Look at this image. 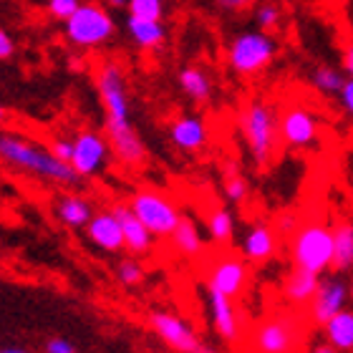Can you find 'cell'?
I'll return each mask as SVG.
<instances>
[{"instance_id":"1","label":"cell","mask_w":353,"mask_h":353,"mask_svg":"<svg viewBox=\"0 0 353 353\" xmlns=\"http://www.w3.org/2000/svg\"><path fill=\"white\" fill-rule=\"evenodd\" d=\"M96 91L103 106V132L111 144V154L126 170H139L147 162V147L132 124V103L124 68L117 61H103L96 68Z\"/></svg>"},{"instance_id":"2","label":"cell","mask_w":353,"mask_h":353,"mask_svg":"<svg viewBox=\"0 0 353 353\" xmlns=\"http://www.w3.org/2000/svg\"><path fill=\"white\" fill-rule=\"evenodd\" d=\"M0 162L21 174H28L30 179L56 187H79L83 179L71 164L61 162L51 147L26 139L18 132H0Z\"/></svg>"},{"instance_id":"3","label":"cell","mask_w":353,"mask_h":353,"mask_svg":"<svg viewBox=\"0 0 353 353\" xmlns=\"http://www.w3.org/2000/svg\"><path fill=\"white\" fill-rule=\"evenodd\" d=\"M237 126L255 167L265 170L275 159L280 144V114L265 99H250L237 114Z\"/></svg>"},{"instance_id":"4","label":"cell","mask_w":353,"mask_h":353,"mask_svg":"<svg viewBox=\"0 0 353 353\" xmlns=\"http://www.w3.org/2000/svg\"><path fill=\"white\" fill-rule=\"evenodd\" d=\"M278 51L280 46L275 36L255 28L237 33L228 43L225 56H228V66L232 74H237L240 79H258L278 59Z\"/></svg>"},{"instance_id":"5","label":"cell","mask_w":353,"mask_h":353,"mask_svg":"<svg viewBox=\"0 0 353 353\" xmlns=\"http://www.w3.org/2000/svg\"><path fill=\"white\" fill-rule=\"evenodd\" d=\"M290 260L295 268L325 275L333 268V228L321 220L301 222L290 237Z\"/></svg>"},{"instance_id":"6","label":"cell","mask_w":353,"mask_h":353,"mask_svg":"<svg viewBox=\"0 0 353 353\" xmlns=\"http://www.w3.org/2000/svg\"><path fill=\"white\" fill-rule=\"evenodd\" d=\"M305 339V321L298 313H272L255 325L250 346L255 353H298Z\"/></svg>"},{"instance_id":"7","label":"cell","mask_w":353,"mask_h":353,"mask_svg":"<svg viewBox=\"0 0 353 353\" xmlns=\"http://www.w3.org/2000/svg\"><path fill=\"white\" fill-rule=\"evenodd\" d=\"M129 207L134 210V214L139 217L157 240H170V235L174 232V228L182 220V210L176 207L174 199L162 190H154V187H141V190H134L132 197H129Z\"/></svg>"},{"instance_id":"8","label":"cell","mask_w":353,"mask_h":353,"mask_svg":"<svg viewBox=\"0 0 353 353\" xmlns=\"http://www.w3.org/2000/svg\"><path fill=\"white\" fill-rule=\"evenodd\" d=\"M63 33L68 43L76 48H99L114 38L117 23L109 10L99 3H81V8L63 23Z\"/></svg>"},{"instance_id":"9","label":"cell","mask_w":353,"mask_h":353,"mask_svg":"<svg viewBox=\"0 0 353 353\" xmlns=\"http://www.w3.org/2000/svg\"><path fill=\"white\" fill-rule=\"evenodd\" d=\"M205 288L228 295L232 301L243 298L250 288V263L235 252H220L205 270Z\"/></svg>"},{"instance_id":"10","label":"cell","mask_w":353,"mask_h":353,"mask_svg":"<svg viewBox=\"0 0 353 353\" xmlns=\"http://www.w3.org/2000/svg\"><path fill=\"white\" fill-rule=\"evenodd\" d=\"M149 328L154 331V336L162 341L164 346L174 353H197L202 346V339H199L197 328L182 318L174 310H164L154 308L149 310Z\"/></svg>"},{"instance_id":"11","label":"cell","mask_w":353,"mask_h":353,"mask_svg":"<svg viewBox=\"0 0 353 353\" xmlns=\"http://www.w3.org/2000/svg\"><path fill=\"white\" fill-rule=\"evenodd\" d=\"M109 157L114 154H111V144L103 134L94 132V129H83V132H79L74 137V159H71V167L83 179L101 174L106 170Z\"/></svg>"},{"instance_id":"12","label":"cell","mask_w":353,"mask_h":353,"mask_svg":"<svg viewBox=\"0 0 353 353\" xmlns=\"http://www.w3.org/2000/svg\"><path fill=\"white\" fill-rule=\"evenodd\" d=\"M321 137V121L316 111L305 106H288L280 111V144L288 149H310L316 147Z\"/></svg>"},{"instance_id":"13","label":"cell","mask_w":353,"mask_h":353,"mask_svg":"<svg viewBox=\"0 0 353 353\" xmlns=\"http://www.w3.org/2000/svg\"><path fill=\"white\" fill-rule=\"evenodd\" d=\"M351 303V290L343 275L333 272L328 278H321V285L316 290V298L308 305V318L318 328H323L333 316H339L341 310L348 308Z\"/></svg>"},{"instance_id":"14","label":"cell","mask_w":353,"mask_h":353,"mask_svg":"<svg viewBox=\"0 0 353 353\" xmlns=\"http://www.w3.org/2000/svg\"><path fill=\"white\" fill-rule=\"evenodd\" d=\"M207 295V310H210V323H212V331L217 333V339L222 343H237L240 336H243V321H240V313H237V305L232 298L217 293V290H210L205 288Z\"/></svg>"},{"instance_id":"15","label":"cell","mask_w":353,"mask_h":353,"mask_svg":"<svg viewBox=\"0 0 353 353\" xmlns=\"http://www.w3.org/2000/svg\"><path fill=\"white\" fill-rule=\"evenodd\" d=\"M280 248V235L275 232L272 222H252L250 228L245 230L243 243H240V255L250 265H265L270 263L278 255Z\"/></svg>"},{"instance_id":"16","label":"cell","mask_w":353,"mask_h":353,"mask_svg":"<svg viewBox=\"0 0 353 353\" xmlns=\"http://www.w3.org/2000/svg\"><path fill=\"white\" fill-rule=\"evenodd\" d=\"M111 212L117 214L119 222H121V230H124V245L126 252L134 255V258H144L149 252L154 250V240L157 237L152 235V230L144 225V222L134 214V210L129 207V202H117L111 207Z\"/></svg>"},{"instance_id":"17","label":"cell","mask_w":353,"mask_h":353,"mask_svg":"<svg viewBox=\"0 0 353 353\" xmlns=\"http://www.w3.org/2000/svg\"><path fill=\"white\" fill-rule=\"evenodd\" d=\"M86 235L88 243L99 248L103 252H124V230H121V222L111 210H99V212L91 217V222L86 225Z\"/></svg>"},{"instance_id":"18","label":"cell","mask_w":353,"mask_h":353,"mask_svg":"<svg viewBox=\"0 0 353 353\" xmlns=\"http://www.w3.org/2000/svg\"><path fill=\"white\" fill-rule=\"evenodd\" d=\"M170 141L179 152H187V154L202 152L207 147V141H210L207 121L202 117H197V114L176 117L170 124Z\"/></svg>"},{"instance_id":"19","label":"cell","mask_w":353,"mask_h":353,"mask_svg":"<svg viewBox=\"0 0 353 353\" xmlns=\"http://www.w3.org/2000/svg\"><path fill=\"white\" fill-rule=\"evenodd\" d=\"M321 278L323 275H316V272L293 265V270H288V275L283 278V301L293 310H308L310 301L316 298V290L321 285Z\"/></svg>"},{"instance_id":"20","label":"cell","mask_w":353,"mask_h":353,"mask_svg":"<svg viewBox=\"0 0 353 353\" xmlns=\"http://www.w3.org/2000/svg\"><path fill=\"white\" fill-rule=\"evenodd\" d=\"M170 243L174 248V252H179L182 258H199L207 248V240L199 230L197 220L190 217V214H182L179 225L174 228V232L170 235Z\"/></svg>"},{"instance_id":"21","label":"cell","mask_w":353,"mask_h":353,"mask_svg":"<svg viewBox=\"0 0 353 353\" xmlns=\"http://www.w3.org/2000/svg\"><path fill=\"white\" fill-rule=\"evenodd\" d=\"M205 228H207V237H210V243L220 245V248L232 245L235 232H237V217H235V212H232V207L230 205H214L212 210H207Z\"/></svg>"},{"instance_id":"22","label":"cell","mask_w":353,"mask_h":353,"mask_svg":"<svg viewBox=\"0 0 353 353\" xmlns=\"http://www.w3.org/2000/svg\"><path fill=\"white\" fill-rule=\"evenodd\" d=\"M126 33L141 51H157L167 41V28L162 21H147V18H126Z\"/></svg>"},{"instance_id":"23","label":"cell","mask_w":353,"mask_h":353,"mask_svg":"<svg viewBox=\"0 0 353 353\" xmlns=\"http://www.w3.org/2000/svg\"><path fill=\"white\" fill-rule=\"evenodd\" d=\"M176 81H179V88L182 94L194 103H210L214 94V83L210 79L202 66H184L179 74H176Z\"/></svg>"},{"instance_id":"24","label":"cell","mask_w":353,"mask_h":353,"mask_svg":"<svg viewBox=\"0 0 353 353\" xmlns=\"http://www.w3.org/2000/svg\"><path fill=\"white\" fill-rule=\"evenodd\" d=\"M94 214V205L83 194H63L56 202V217L71 230H86Z\"/></svg>"},{"instance_id":"25","label":"cell","mask_w":353,"mask_h":353,"mask_svg":"<svg viewBox=\"0 0 353 353\" xmlns=\"http://www.w3.org/2000/svg\"><path fill=\"white\" fill-rule=\"evenodd\" d=\"M333 272H353V222L339 220L333 225Z\"/></svg>"},{"instance_id":"26","label":"cell","mask_w":353,"mask_h":353,"mask_svg":"<svg viewBox=\"0 0 353 353\" xmlns=\"http://www.w3.org/2000/svg\"><path fill=\"white\" fill-rule=\"evenodd\" d=\"M323 341L341 353H353V308L341 310L323 325Z\"/></svg>"},{"instance_id":"27","label":"cell","mask_w":353,"mask_h":353,"mask_svg":"<svg viewBox=\"0 0 353 353\" xmlns=\"http://www.w3.org/2000/svg\"><path fill=\"white\" fill-rule=\"evenodd\" d=\"M222 194H225V202L230 207H240L248 202L250 197V182H248V176L240 172L237 164L230 162L225 167V176H222Z\"/></svg>"},{"instance_id":"28","label":"cell","mask_w":353,"mask_h":353,"mask_svg":"<svg viewBox=\"0 0 353 353\" xmlns=\"http://www.w3.org/2000/svg\"><path fill=\"white\" fill-rule=\"evenodd\" d=\"M346 79L348 76L343 74V71H339V68H333V66H325V63H321V66H316L310 71V83H313V88L321 91L323 96H339V91L343 88Z\"/></svg>"},{"instance_id":"29","label":"cell","mask_w":353,"mask_h":353,"mask_svg":"<svg viewBox=\"0 0 353 353\" xmlns=\"http://www.w3.org/2000/svg\"><path fill=\"white\" fill-rule=\"evenodd\" d=\"M283 18H285V13H283V6L278 0H260L252 10V21L265 33H275L283 26Z\"/></svg>"},{"instance_id":"30","label":"cell","mask_w":353,"mask_h":353,"mask_svg":"<svg viewBox=\"0 0 353 353\" xmlns=\"http://www.w3.org/2000/svg\"><path fill=\"white\" fill-rule=\"evenodd\" d=\"M144 278H147V270H144V265L134 258V255H132V258L119 260V265H117V280L124 288H139L141 283H144Z\"/></svg>"},{"instance_id":"31","label":"cell","mask_w":353,"mask_h":353,"mask_svg":"<svg viewBox=\"0 0 353 353\" xmlns=\"http://www.w3.org/2000/svg\"><path fill=\"white\" fill-rule=\"evenodd\" d=\"M126 10H129V15H134V18L162 21L164 18V0H129Z\"/></svg>"},{"instance_id":"32","label":"cell","mask_w":353,"mask_h":353,"mask_svg":"<svg viewBox=\"0 0 353 353\" xmlns=\"http://www.w3.org/2000/svg\"><path fill=\"white\" fill-rule=\"evenodd\" d=\"M79 8H81V0H48V13H51V18L63 21V23H66Z\"/></svg>"},{"instance_id":"33","label":"cell","mask_w":353,"mask_h":353,"mask_svg":"<svg viewBox=\"0 0 353 353\" xmlns=\"http://www.w3.org/2000/svg\"><path fill=\"white\" fill-rule=\"evenodd\" d=\"M272 228L280 237H293L295 230L301 228V222H298L295 212H280L278 217H272Z\"/></svg>"},{"instance_id":"34","label":"cell","mask_w":353,"mask_h":353,"mask_svg":"<svg viewBox=\"0 0 353 353\" xmlns=\"http://www.w3.org/2000/svg\"><path fill=\"white\" fill-rule=\"evenodd\" d=\"M48 147H51V152L59 157L61 162L71 164V159H74V139H63V137H56V139H53Z\"/></svg>"},{"instance_id":"35","label":"cell","mask_w":353,"mask_h":353,"mask_svg":"<svg viewBox=\"0 0 353 353\" xmlns=\"http://www.w3.org/2000/svg\"><path fill=\"white\" fill-rule=\"evenodd\" d=\"M214 3L228 13H248V10H255L260 0H214Z\"/></svg>"},{"instance_id":"36","label":"cell","mask_w":353,"mask_h":353,"mask_svg":"<svg viewBox=\"0 0 353 353\" xmlns=\"http://www.w3.org/2000/svg\"><path fill=\"white\" fill-rule=\"evenodd\" d=\"M43 353H76V346L61 336H53L43 343Z\"/></svg>"},{"instance_id":"37","label":"cell","mask_w":353,"mask_h":353,"mask_svg":"<svg viewBox=\"0 0 353 353\" xmlns=\"http://www.w3.org/2000/svg\"><path fill=\"white\" fill-rule=\"evenodd\" d=\"M339 103H341V109L353 119V79H346L343 88L339 91Z\"/></svg>"},{"instance_id":"38","label":"cell","mask_w":353,"mask_h":353,"mask_svg":"<svg viewBox=\"0 0 353 353\" xmlns=\"http://www.w3.org/2000/svg\"><path fill=\"white\" fill-rule=\"evenodd\" d=\"M13 51H15V43L13 38H10V33L6 28H0V61H8L13 56Z\"/></svg>"},{"instance_id":"39","label":"cell","mask_w":353,"mask_h":353,"mask_svg":"<svg viewBox=\"0 0 353 353\" xmlns=\"http://www.w3.org/2000/svg\"><path fill=\"white\" fill-rule=\"evenodd\" d=\"M343 74L348 76V79H353V43H348L346 48H343Z\"/></svg>"},{"instance_id":"40","label":"cell","mask_w":353,"mask_h":353,"mask_svg":"<svg viewBox=\"0 0 353 353\" xmlns=\"http://www.w3.org/2000/svg\"><path fill=\"white\" fill-rule=\"evenodd\" d=\"M308 353H341V351H336L328 341H321V343H313V346L308 348Z\"/></svg>"},{"instance_id":"41","label":"cell","mask_w":353,"mask_h":353,"mask_svg":"<svg viewBox=\"0 0 353 353\" xmlns=\"http://www.w3.org/2000/svg\"><path fill=\"white\" fill-rule=\"evenodd\" d=\"M106 3H109L111 8H126L129 6V0H106Z\"/></svg>"},{"instance_id":"42","label":"cell","mask_w":353,"mask_h":353,"mask_svg":"<svg viewBox=\"0 0 353 353\" xmlns=\"http://www.w3.org/2000/svg\"><path fill=\"white\" fill-rule=\"evenodd\" d=\"M0 353H28L26 348H15V346H8V348H0Z\"/></svg>"},{"instance_id":"43","label":"cell","mask_w":353,"mask_h":353,"mask_svg":"<svg viewBox=\"0 0 353 353\" xmlns=\"http://www.w3.org/2000/svg\"><path fill=\"white\" fill-rule=\"evenodd\" d=\"M197 353H217V351H214L212 346H207V343H202V346H199V351H197Z\"/></svg>"},{"instance_id":"44","label":"cell","mask_w":353,"mask_h":353,"mask_svg":"<svg viewBox=\"0 0 353 353\" xmlns=\"http://www.w3.org/2000/svg\"><path fill=\"white\" fill-rule=\"evenodd\" d=\"M6 121V109H3V103H0V124Z\"/></svg>"},{"instance_id":"45","label":"cell","mask_w":353,"mask_h":353,"mask_svg":"<svg viewBox=\"0 0 353 353\" xmlns=\"http://www.w3.org/2000/svg\"><path fill=\"white\" fill-rule=\"evenodd\" d=\"M348 290H351V303H353V278H351V283H348Z\"/></svg>"}]
</instances>
